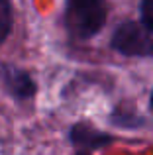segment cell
<instances>
[{"instance_id":"6da1fadb","label":"cell","mask_w":153,"mask_h":155,"mask_svg":"<svg viewBox=\"0 0 153 155\" xmlns=\"http://www.w3.org/2000/svg\"><path fill=\"white\" fill-rule=\"evenodd\" d=\"M108 8L100 0H69L65 6V28L73 38L88 39L106 24Z\"/></svg>"},{"instance_id":"7a4b0ae2","label":"cell","mask_w":153,"mask_h":155,"mask_svg":"<svg viewBox=\"0 0 153 155\" xmlns=\"http://www.w3.org/2000/svg\"><path fill=\"white\" fill-rule=\"evenodd\" d=\"M110 45L126 57H153V34L139 22H124L116 28Z\"/></svg>"},{"instance_id":"3957f363","label":"cell","mask_w":153,"mask_h":155,"mask_svg":"<svg viewBox=\"0 0 153 155\" xmlns=\"http://www.w3.org/2000/svg\"><path fill=\"white\" fill-rule=\"evenodd\" d=\"M0 79H2L6 91L18 100H30L35 96L37 84L34 77L24 69H18L14 65H2L0 67Z\"/></svg>"},{"instance_id":"277c9868","label":"cell","mask_w":153,"mask_h":155,"mask_svg":"<svg viewBox=\"0 0 153 155\" xmlns=\"http://www.w3.org/2000/svg\"><path fill=\"white\" fill-rule=\"evenodd\" d=\"M69 140L76 147V151L90 153V151H94V149L110 145L112 141H114V137H112L110 134H104V132H100V130H96L94 126H90V124L79 122V124L71 126Z\"/></svg>"},{"instance_id":"5b68a950","label":"cell","mask_w":153,"mask_h":155,"mask_svg":"<svg viewBox=\"0 0 153 155\" xmlns=\"http://www.w3.org/2000/svg\"><path fill=\"white\" fill-rule=\"evenodd\" d=\"M110 122L114 126H120V128H142V124H145V120H143L142 116H138L135 112H132V110H124V108H116L114 112H112L110 116Z\"/></svg>"},{"instance_id":"8992f818","label":"cell","mask_w":153,"mask_h":155,"mask_svg":"<svg viewBox=\"0 0 153 155\" xmlns=\"http://www.w3.org/2000/svg\"><path fill=\"white\" fill-rule=\"evenodd\" d=\"M12 30V6L6 0H0V45L6 41Z\"/></svg>"},{"instance_id":"52a82bcc","label":"cell","mask_w":153,"mask_h":155,"mask_svg":"<svg viewBox=\"0 0 153 155\" xmlns=\"http://www.w3.org/2000/svg\"><path fill=\"white\" fill-rule=\"evenodd\" d=\"M139 24L153 34V0H143L139 4Z\"/></svg>"},{"instance_id":"ba28073f","label":"cell","mask_w":153,"mask_h":155,"mask_svg":"<svg viewBox=\"0 0 153 155\" xmlns=\"http://www.w3.org/2000/svg\"><path fill=\"white\" fill-rule=\"evenodd\" d=\"M149 106H151V110H153V91H151V98H149Z\"/></svg>"},{"instance_id":"9c48e42d","label":"cell","mask_w":153,"mask_h":155,"mask_svg":"<svg viewBox=\"0 0 153 155\" xmlns=\"http://www.w3.org/2000/svg\"><path fill=\"white\" fill-rule=\"evenodd\" d=\"M75 155H90V153H86V151H76Z\"/></svg>"}]
</instances>
